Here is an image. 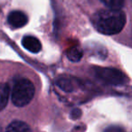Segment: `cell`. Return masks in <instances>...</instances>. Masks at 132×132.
<instances>
[{
  "instance_id": "cell-2",
  "label": "cell",
  "mask_w": 132,
  "mask_h": 132,
  "mask_svg": "<svg viewBox=\"0 0 132 132\" xmlns=\"http://www.w3.org/2000/svg\"><path fill=\"white\" fill-rule=\"evenodd\" d=\"M35 86L28 79H20L15 83L12 90V102L16 107H24L33 100Z\"/></svg>"
},
{
  "instance_id": "cell-7",
  "label": "cell",
  "mask_w": 132,
  "mask_h": 132,
  "mask_svg": "<svg viewBox=\"0 0 132 132\" xmlns=\"http://www.w3.org/2000/svg\"><path fill=\"white\" fill-rule=\"evenodd\" d=\"M10 89L7 83H1L0 84V111L3 110L7 105L9 99Z\"/></svg>"
},
{
  "instance_id": "cell-5",
  "label": "cell",
  "mask_w": 132,
  "mask_h": 132,
  "mask_svg": "<svg viewBox=\"0 0 132 132\" xmlns=\"http://www.w3.org/2000/svg\"><path fill=\"white\" fill-rule=\"evenodd\" d=\"M22 45L26 48L27 51L31 52V53H39L42 49V44L41 42L35 36H24L22 40Z\"/></svg>"
},
{
  "instance_id": "cell-3",
  "label": "cell",
  "mask_w": 132,
  "mask_h": 132,
  "mask_svg": "<svg viewBox=\"0 0 132 132\" xmlns=\"http://www.w3.org/2000/svg\"><path fill=\"white\" fill-rule=\"evenodd\" d=\"M94 72L99 79L102 80L109 84L120 85L126 81V76L117 69L96 67L94 68Z\"/></svg>"
},
{
  "instance_id": "cell-9",
  "label": "cell",
  "mask_w": 132,
  "mask_h": 132,
  "mask_svg": "<svg viewBox=\"0 0 132 132\" xmlns=\"http://www.w3.org/2000/svg\"><path fill=\"white\" fill-rule=\"evenodd\" d=\"M56 83L62 90H64V92H69L73 90V85H72V81L69 79H67V78H60V79L57 80Z\"/></svg>"
},
{
  "instance_id": "cell-6",
  "label": "cell",
  "mask_w": 132,
  "mask_h": 132,
  "mask_svg": "<svg viewBox=\"0 0 132 132\" xmlns=\"http://www.w3.org/2000/svg\"><path fill=\"white\" fill-rule=\"evenodd\" d=\"M6 132H32V131H31V128H29V126L26 123L20 120H15L8 125V127L6 128Z\"/></svg>"
},
{
  "instance_id": "cell-1",
  "label": "cell",
  "mask_w": 132,
  "mask_h": 132,
  "mask_svg": "<svg viewBox=\"0 0 132 132\" xmlns=\"http://www.w3.org/2000/svg\"><path fill=\"white\" fill-rule=\"evenodd\" d=\"M93 26L103 35H116L123 29L126 24V15L121 10L101 9L92 17Z\"/></svg>"
},
{
  "instance_id": "cell-11",
  "label": "cell",
  "mask_w": 132,
  "mask_h": 132,
  "mask_svg": "<svg viewBox=\"0 0 132 132\" xmlns=\"http://www.w3.org/2000/svg\"><path fill=\"white\" fill-rule=\"evenodd\" d=\"M104 132H125V130L122 128L118 126H111L109 127L108 128H106Z\"/></svg>"
},
{
  "instance_id": "cell-4",
  "label": "cell",
  "mask_w": 132,
  "mask_h": 132,
  "mask_svg": "<svg viewBox=\"0 0 132 132\" xmlns=\"http://www.w3.org/2000/svg\"><path fill=\"white\" fill-rule=\"evenodd\" d=\"M8 24L13 28H21L24 26L28 22V17L24 12L18 11H12L8 15L7 17Z\"/></svg>"
},
{
  "instance_id": "cell-8",
  "label": "cell",
  "mask_w": 132,
  "mask_h": 132,
  "mask_svg": "<svg viewBox=\"0 0 132 132\" xmlns=\"http://www.w3.org/2000/svg\"><path fill=\"white\" fill-rule=\"evenodd\" d=\"M82 50L79 46H72L66 52V55L72 62H79L82 57Z\"/></svg>"
},
{
  "instance_id": "cell-10",
  "label": "cell",
  "mask_w": 132,
  "mask_h": 132,
  "mask_svg": "<svg viewBox=\"0 0 132 132\" xmlns=\"http://www.w3.org/2000/svg\"><path fill=\"white\" fill-rule=\"evenodd\" d=\"M101 2L110 10H120L124 6V1L122 0H109V1H101Z\"/></svg>"
}]
</instances>
